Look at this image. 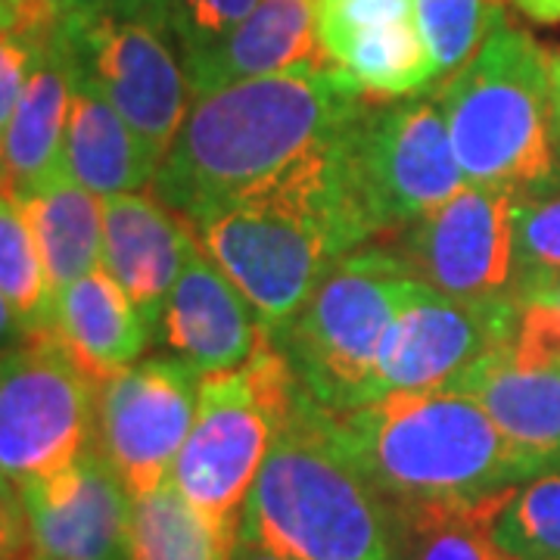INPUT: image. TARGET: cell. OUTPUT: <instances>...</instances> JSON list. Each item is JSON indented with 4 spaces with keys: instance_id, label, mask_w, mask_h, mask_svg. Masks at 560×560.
Here are the masks:
<instances>
[{
    "instance_id": "33",
    "label": "cell",
    "mask_w": 560,
    "mask_h": 560,
    "mask_svg": "<svg viewBox=\"0 0 560 560\" xmlns=\"http://www.w3.org/2000/svg\"><path fill=\"white\" fill-rule=\"evenodd\" d=\"M231 560H293V558H290V555H283V551H278L275 545H268L265 539H259L256 533H249V529H237V539H234Z\"/></svg>"
},
{
    "instance_id": "17",
    "label": "cell",
    "mask_w": 560,
    "mask_h": 560,
    "mask_svg": "<svg viewBox=\"0 0 560 560\" xmlns=\"http://www.w3.org/2000/svg\"><path fill=\"white\" fill-rule=\"evenodd\" d=\"M194 246L190 228L147 194L103 197V268L160 330L162 308Z\"/></svg>"
},
{
    "instance_id": "37",
    "label": "cell",
    "mask_w": 560,
    "mask_h": 560,
    "mask_svg": "<svg viewBox=\"0 0 560 560\" xmlns=\"http://www.w3.org/2000/svg\"><path fill=\"white\" fill-rule=\"evenodd\" d=\"M40 0H0V10H10V13H32L38 10ZM50 7V3H47Z\"/></svg>"
},
{
    "instance_id": "14",
    "label": "cell",
    "mask_w": 560,
    "mask_h": 560,
    "mask_svg": "<svg viewBox=\"0 0 560 560\" xmlns=\"http://www.w3.org/2000/svg\"><path fill=\"white\" fill-rule=\"evenodd\" d=\"M40 560H128L135 499L91 445L50 477L16 486Z\"/></svg>"
},
{
    "instance_id": "24",
    "label": "cell",
    "mask_w": 560,
    "mask_h": 560,
    "mask_svg": "<svg viewBox=\"0 0 560 560\" xmlns=\"http://www.w3.org/2000/svg\"><path fill=\"white\" fill-rule=\"evenodd\" d=\"M486 533L501 560H560V470L508 489Z\"/></svg>"
},
{
    "instance_id": "8",
    "label": "cell",
    "mask_w": 560,
    "mask_h": 560,
    "mask_svg": "<svg viewBox=\"0 0 560 560\" xmlns=\"http://www.w3.org/2000/svg\"><path fill=\"white\" fill-rule=\"evenodd\" d=\"M342 194L364 241H386L467 187L436 88L368 101L337 135Z\"/></svg>"
},
{
    "instance_id": "34",
    "label": "cell",
    "mask_w": 560,
    "mask_h": 560,
    "mask_svg": "<svg viewBox=\"0 0 560 560\" xmlns=\"http://www.w3.org/2000/svg\"><path fill=\"white\" fill-rule=\"evenodd\" d=\"M511 3L533 22H541V25L560 22V0H511Z\"/></svg>"
},
{
    "instance_id": "41",
    "label": "cell",
    "mask_w": 560,
    "mask_h": 560,
    "mask_svg": "<svg viewBox=\"0 0 560 560\" xmlns=\"http://www.w3.org/2000/svg\"><path fill=\"white\" fill-rule=\"evenodd\" d=\"M558 368H560V364H558Z\"/></svg>"
},
{
    "instance_id": "18",
    "label": "cell",
    "mask_w": 560,
    "mask_h": 560,
    "mask_svg": "<svg viewBox=\"0 0 560 560\" xmlns=\"http://www.w3.org/2000/svg\"><path fill=\"white\" fill-rule=\"evenodd\" d=\"M511 342L474 361L445 389L480 401L536 474H551L560 470V368L517 359Z\"/></svg>"
},
{
    "instance_id": "20",
    "label": "cell",
    "mask_w": 560,
    "mask_h": 560,
    "mask_svg": "<svg viewBox=\"0 0 560 560\" xmlns=\"http://www.w3.org/2000/svg\"><path fill=\"white\" fill-rule=\"evenodd\" d=\"M69 88V62L54 22L0 143V190L13 200L66 175Z\"/></svg>"
},
{
    "instance_id": "23",
    "label": "cell",
    "mask_w": 560,
    "mask_h": 560,
    "mask_svg": "<svg viewBox=\"0 0 560 560\" xmlns=\"http://www.w3.org/2000/svg\"><path fill=\"white\" fill-rule=\"evenodd\" d=\"M234 539L221 536L184 499L172 477L156 492L135 501L128 560H231Z\"/></svg>"
},
{
    "instance_id": "28",
    "label": "cell",
    "mask_w": 560,
    "mask_h": 560,
    "mask_svg": "<svg viewBox=\"0 0 560 560\" xmlns=\"http://www.w3.org/2000/svg\"><path fill=\"white\" fill-rule=\"evenodd\" d=\"M560 278V194L514 206V271L511 293Z\"/></svg>"
},
{
    "instance_id": "29",
    "label": "cell",
    "mask_w": 560,
    "mask_h": 560,
    "mask_svg": "<svg viewBox=\"0 0 560 560\" xmlns=\"http://www.w3.org/2000/svg\"><path fill=\"white\" fill-rule=\"evenodd\" d=\"M54 22H57V7H40L35 16H28L20 25L0 28V143Z\"/></svg>"
},
{
    "instance_id": "36",
    "label": "cell",
    "mask_w": 560,
    "mask_h": 560,
    "mask_svg": "<svg viewBox=\"0 0 560 560\" xmlns=\"http://www.w3.org/2000/svg\"><path fill=\"white\" fill-rule=\"evenodd\" d=\"M551 116H555V135L560 138V50H551Z\"/></svg>"
},
{
    "instance_id": "27",
    "label": "cell",
    "mask_w": 560,
    "mask_h": 560,
    "mask_svg": "<svg viewBox=\"0 0 560 560\" xmlns=\"http://www.w3.org/2000/svg\"><path fill=\"white\" fill-rule=\"evenodd\" d=\"M495 501L486 508L396 511L401 526V560H501L486 533Z\"/></svg>"
},
{
    "instance_id": "4",
    "label": "cell",
    "mask_w": 560,
    "mask_h": 560,
    "mask_svg": "<svg viewBox=\"0 0 560 560\" xmlns=\"http://www.w3.org/2000/svg\"><path fill=\"white\" fill-rule=\"evenodd\" d=\"M293 560H401L399 514L330 440L302 393L243 504L241 526Z\"/></svg>"
},
{
    "instance_id": "1",
    "label": "cell",
    "mask_w": 560,
    "mask_h": 560,
    "mask_svg": "<svg viewBox=\"0 0 560 560\" xmlns=\"http://www.w3.org/2000/svg\"><path fill=\"white\" fill-rule=\"evenodd\" d=\"M364 103L359 84L334 62L197 97L150 180L153 197L178 219H190L340 135Z\"/></svg>"
},
{
    "instance_id": "10",
    "label": "cell",
    "mask_w": 560,
    "mask_h": 560,
    "mask_svg": "<svg viewBox=\"0 0 560 560\" xmlns=\"http://www.w3.org/2000/svg\"><path fill=\"white\" fill-rule=\"evenodd\" d=\"M57 38L69 69L97 88L128 128L153 168H160L190 109V88L178 44L156 20H66Z\"/></svg>"
},
{
    "instance_id": "32",
    "label": "cell",
    "mask_w": 560,
    "mask_h": 560,
    "mask_svg": "<svg viewBox=\"0 0 560 560\" xmlns=\"http://www.w3.org/2000/svg\"><path fill=\"white\" fill-rule=\"evenodd\" d=\"M57 16H66V20L113 16V20L165 22V0H60L57 3Z\"/></svg>"
},
{
    "instance_id": "26",
    "label": "cell",
    "mask_w": 560,
    "mask_h": 560,
    "mask_svg": "<svg viewBox=\"0 0 560 560\" xmlns=\"http://www.w3.org/2000/svg\"><path fill=\"white\" fill-rule=\"evenodd\" d=\"M415 22L436 79H448L504 25L501 0H415Z\"/></svg>"
},
{
    "instance_id": "6",
    "label": "cell",
    "mask_w": 560,
    "mask_h": 560,
    "mask_svg": "<svg viewBox=\"0 0 560 560\" xmlns=\"http://www.w3.org/2000/svg\"><path fill=\"white\" fill-rule=\"evenodd\" d=\"M418 287L386 241L346 253L275 340L302 393L330 415L374 401L383 340Z\"/></svg>"
},
{
    "instance_id": "40",
    "label": "cell",
    "mask_w": 560,
    "mask_h": 560,
    "mask_svg": "<svg viewBox=\"0 0 560 560\" xmlns=\"http://www.w3.org/2000/svg\"><path fill=\"white\" fill-rule=\"evenodd\" d=\"M35 560H40V558H35Z\"/></svg>"
},
{
    "instance_id": "7",
    "label": "cell",
    "mask_w": 560,
    "mask_h": 560,
    "mask_svg": "<svg viewBox=\"0 0 560 560\" xmlns=\"http://www.w3.org/2000/svg\"><path fill=\"white\" fill-rule=\"evenodd\" d=\"M296 396V374L275 342L241 368L200 381L197 418L172 467V482L221 536L237 539L246 495Z\"/></svg>"
},
{
    "instance_id": "25",
    "label": "cell",
    "mask_w": 560,
    "mask_h": 560,
    "mask_svg": "<svg viewBox=\"0 0 560 560\" xmlns=\"http://www.w3.org/2000/svg\"><path fill=\"white\" fill-rule=\"evenodd\" d=\"M0 293L13 305L25 337L50 334L54 287L47 280L35 231L7 190H0Z\"/></svg>"
},
{
    "instance_id": "30",
    "label": "cell",
    "mask_w": 560,
    "mask_h": 560,
    "mask_svg": "<svg viewBox=\"0 0 560 560\" xmlns=\"http://www.w3.org/2000/svg\"><path fill=\"white\" fill-rule=\"evenodd\" d=\"M261 0H165V22L180 57L212 47L234 32Z\"/></svg>"
},
{
    "instance_id": "21",
    "label": "cell",
    "mask_w": 560,
    "mask_h": 560,
    "mask_svg": "<svg viewBox=\"0 0 560 560\" xmlns=\"http://www.w3.org/2000/svg\"><path fill=\"white\" fill-rule=\"evenodd\" d=\"M69 81L66 172L101 200L147 187L156 168L147 160L138 135L113 109V103L72 69Z\"/></svg>"
},
{
    "instance_id": "38",
    "label": "cell",
    "mask_w": 560,
    "mask_h": 560,
    "mask_svg": "<svg viewBox=\"0 0 560 560\" xmlns=\"http://www.w3.org/2000/svg\"><path fill=\"white\" fill-rule=\"evenodd\" d=\"M40 7H47V3H40ZM38 10H32V13H10V10H0V28H3V25H20V22H25L28 16H35Z\"/></svg>"
},
{
    "instance_id": "13",
    "label": "cell",
    "mask_w": 560,
    "mask_h": 560,
    "mask_svg": "<svg viewBox=\"0 0 560 560\" xmlns=\"http://www.w3.org/2000/svg\"><path fill=\"white\" fill-rule=\"evenodd\" d=\"M514 206L517 194L504 187L467 184L386 243L436 293L458 300L495 296L511 287L514 271Z\"/></svg>"
},
{
    "instance_id": "12",
    "label": "cell",
    "mask_w": 560,
    "mask_h": 560,
    "mask_svg": "<svg viewBox=\"0 0 560 560\" xmlns=\"http://www.w3.org/2000/svg\"><path fill=\"white\" fill-rule=\"evenodd\" d=\"M517 324L521 305L508 290L458 300L420 283L383 340L374 401L389 393L445 389L474 361L514 340Z\"/></svg>"
},
{
    "instance_id": "31",
    "label": "cell",
    "mask_w": 560,
    "mask_h": 560,
    "mask_svg": "<svg viewBox=\"0 0 560 560\" xmlns=\"http://www.w3.org/2000/svg\"><path fill=\"white\" fill-rule=\"evenodd\" d=\"M0 560H35L28 517L16 482L0 474Z\"/></svg>"
},
{
    "instance_id": "16",
    "label": "cell",
    "mask_w": 560,
    "mask_h": 560,
    "mask_svg": "<svg viewBox=\"0 0 560 560\" xmlns=\"http://www.w3.org/2000/svg\"><path fill=\"white\" fill-rule=\"evenodd\" d=\"M180 62L190 101L241 81L320 66L327 57L318 40V0H261L234 32Z\"/></svg>"
},
{
    "instance_id": "2",
    "label": "cell",
    "mask_w": 560,
    "mask_h": 560,
    "mask_svg": "<svg viewBox=\"0 0 560 560\" xmlns=\"http://www.w3.org/2000/svg\"><path fill=\"white\" fill-rule=\"evenodd\" d=\"M184 224L253 302L271 342L300 315L324 275L368 243L342 194L337 135Z\"/></svg>"
},
{
    "instance_id": "39",
    "label": "cell",
    "mask_w": 560,
    "mask_h": 560,
    "mask_svg": "<svg viewBox=\"0 0 560 560\" xmlns=\"http://www.w3.org/2000/svg\"><path fill=\"white\" fill-rule=\"evenodd\" d=\"M40 3H50V7H57V3H60V0H40Z\"/></svg>"
},
{
    "instance_id": "35",
    "label": "cell",
    "mask_w": 560,
    "mask_h": 560,
    "mask_svg": "<svg viewBox=\"0 0 560 560\" xmlns=\"http://www.w3.org/2000/svg\"><path fill=\"white\" fill-rule=\"evenodd\" d=\"M22 337H25V330H22V324L20 318H16V312H13V305H10L7 296L0 293V349L16 346Z\"/></svg>"
},
{
    "instance_id": "9",
    "label": "cell",
    "mask_w": 560,
    "mask_h": 560,
    "mask_svg": "<svg viewBox=\"0 0 560 560\" xmlns=\"http://www.w3.org/2000/svg\"><path fill=\"white\" fill-rule=\"evenodd\" d=\"M97 440V383L54 334L0 349V474L10 482L50 477Z\"/></svg>"
},
{
    "instance_id": "22",
    "label": "cell",
    "mask_w": 560,
    "mask_h": 560,
    "mask_svg": "<svg viewBox=\"0 0 560 560\" xmlns=\"http://www.w3.org/2000/svg\"><path fill=\"white\" fill-rule=\"evenodd\" d=\"M35 231L54 296L103 268V200L69 172L16 200Z\"/></svg>"
},
{
    "instance_id": "15",
    "label": "cell",
    "mask_w": 560,
    "mask_h": 560,
    "mask_svg": "<svg viewBox=\"0 0 560 560\" xmlns=\"http://www.w3.org/2000/svg\"><path fill=\"white\" fill-rule=\"evenodd\" d=\"M160 334L172 355L202 377L241 368L271 342L253 302L209 259L197 237L165 300Z\"/></svg>"
},
{
    "instance_id": "3",
    "label": "cell",
    "mask_w": 560,
    "mask_h": 560,
    "mask_svg": "<svg viewBox=\"0 0 560 560\" xmlns=\"http://www.w3.org/2000/svg\"><path fill=\"white\" fill-rule=\"evenodd\" d=\"M324 423L346 460L396 511L486 508L539 477L480 401L452 389L389 393L342 415L324 411Z\"/></svg>"
},
{
    "instance_id": "19",
    "label": "cell",
    "mask_w": 560,
    "mask_h": 560,
    "mask_svg": "<svg viewBox=\"0 0 560 560\" xmlns=\"http://www.w3.org/2000/svg\"><path fill=\"white\" fill-rule=\"evenodd\" d=\"M50 334L101 386L143 359L153 327L116 278L106 268H97L54 296Z\"/></svg>"
},
{
    "instance_id": "11",
    "label": "cell",
    "mask_w": 560,
    "mask_h": 560,
    "mask_svg": "<svg viewBox=\"0 0 560 560\" xmlns=\"http://www.w3.org/2000/svg\"><path fill=\"white\" fill-rule=\"evenodd\" d=\"M200 381V371L178 355H156L97 386L94 445L135 501L172 477L197 418Z\"/></svg>"
},
{
    "instance_id": "5",
    "label": "cell",
    "mask_w": 560,
    "mask_h": 560,
    "mask_svg": "<svg viewBox=\"0 0 560 560\" xmlns=\"http://www.w3.org/2000/svg\"><path fill=\"white\" fill-rule=\"evenodd\" d=\"M551 50L499 25L480 50L436 84L448 140L467 184L521 194L555 175Z\"/></svg>"
}]
</instances>
